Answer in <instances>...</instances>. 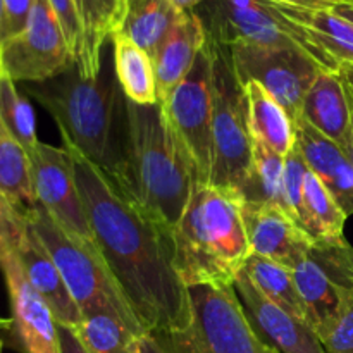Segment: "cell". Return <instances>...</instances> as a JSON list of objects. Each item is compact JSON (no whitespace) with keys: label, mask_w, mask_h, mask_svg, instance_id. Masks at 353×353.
Returning <instances> with one entry per match:
<instances>
[{"label":"cell","mask_w":353,"mask_h":353,"mask_svg":"<svg viewBox=\"0 0 353 353\" xmlns=\"http://www.w3.org/2000/svg\"><path fill=\"white\" fill-rule=\"evenodd\" d=\"M240 195L243 202L271 203L290 214L285 199V157L265 145L254 141L252 171Z\"/></svg>","instance_id":"4316f807"},{"label":"cell","mask_w":353,"mask_h":353,"mask_svg":"<svg viewBox=\"0 0 353 353\" xmlns=\"http://www.w3.org/2000/svg\"><path fill=\"white\" fill-rule=\"evenodd\" d=\"M300 117L345 150L353 124V95L341 71L317 76L303 99Z\"/></svg>","instance_id":"2e32d148"},{"label":"cell","mask_w":353,"mask_h":353,"mask_svg":"<svg viewBox=\"0 0 353 353\" xmlns=\"http://www.w3.org/2000/svg\"><path fill=\"white\" fill-rule=\"evenodd\" d=\"M110 41L114 72L124 99L138 105L157 103V79L150 55L119 33H114Z\"/></svg>","instance_id":"d4e9b609"},{"label":"cell","mask_w":353,"mask_h":353,"mask_svg":"<svg viewBox=\"0 0 353 353\" xmlns=\"http://www.w3.org/2000/svg\"><path fill=\"white\" fill-rule=\"evenodd\" d=\"M3 74H6V72H3V68H2V61H0V78H2Z\"/></svg>","instance_id":"f6af8a7d"},{"label":"cell","mask_w":353,"mask_h":353,"mask_svg":"<svg viewBox=\"0 0 353 353\" xmlns=\"http://www.w3.org/2000/svg\"><path fill=\"white\" fill-rule=\"evenodd\" d=\"M296 290L307 309V319L314 331L334 317L338 310L353 296L323 265L309 254L293 268Z\"/></svg>","instance_id":"cb8c5ba5"},{"label":"cell","mask_w":353,"mask_h":353,"mask_svg":"<svg viewBox=\"0 0 353 353\" xmlns=\"http://www.w3.org/2000/svg\"><path fill=\"white\" fill-rule=\"evenodd\" d=\"M59 343H61V353H90L88 348L79 338L78 331L72 326L59 324Z\"/></svg>","instance_id":"8d00e7d4"},{"label":"cell","mask_w":353,"mask_h":353,"mask_svg":"<svg viewBox=\"0 0 353 353\" xmlns=\"http://www.w3.org/2000/svg\"><path fill=\"white\" fill-rule=\"evenodd\" d=\"M172 2H174L181 10H193L196 9L200 3L205 2V0H172Z\"/></svg>","instance_id":"60d3db41"},{"label":"cell","mask_w":353,"mask_h":353,"mask_svg":"<svg viewBox=\"0 0 353 353\" xmlns=\"http://www.w3.org/2000/svg\"><path fill=\"white\" fill-rule=\"evenodd\" d=\"M126 133L114 188L168 231H174L199 183L161 103L138 105L124 99Z\"/></svg>","instance_id":"7a4b0ae2"},{"label":"cell","mask_w":353,"mask_h":353,"mask_svg":"<svg viewBox=\"0 0 353 353\" xmlns=\"http://www.w3.org/2000/svg\"><path fill=\"white\" fill-rule=\"evenodd\" d=\"M341 74L345 76V79H347L348 86H350L352 90V95H353V65H345V68L340 69Z\"/></svg>","instance_id":"7bdbcfd3"},{"label":"cell","mask_w":353,"mask_h":353,"mask_svg":"<svg viewBox=\"0 0 353 353\" xmlns=\"http://www.w3.org/2000/svg\"><path fill=\"white\" fill-rule=\"evenodd\" d=\"M6 41V9H3V0H0V45Z\"/></svg>","instance_id":"b9f144b4"},{"label":"cell","mask_w":353,"mask_h":353,"mask_svg":"<svg viewBox=\"0 0 353 353\" xmlns=\"http://www.w3.org/2000/svg\"><path fill=\"white\" fill-rule=\"evenodd\" d=\"M209 37V34H207ZM214 52L212 171L209 185L241 192L254 162V138L247 123L245 95L230 52L209 37Z\"/></svg>","instance_id":"52a82bcc"},{"label":"cell","mask_w":353,"mask_h":353,"mask_svg":"<svg viewBox=\"0 0 353 353\" xmlns=\"http://www.w3.org/2000/svg\"><path fill=\"white\" fill-rule=\"evenodd\" d=\"M345 154H347L348 161L352 162L353 165V124H352V133H350V140H348V145L345 147Z\"/></svg>","instance_id":"ee69618b"},{"label":"cell","mask_w":353,"mask_h":353,"mask_svg":"<svg viewBox=\"0 0 353 353\" xmlns=\"http://www.w3.org/2000/svg\"><path fill=\"white\" fill-rule=\"evenodd\" d=\"M34 0H3L6 9V40L16 37L28 24Z\"/></svg>","instance_id":"d590c367"},{"label":"cell","mask_w":353,"mask_h":353,"mask_svg":"<svg viewBox=\"0 0 353 353\" xmlns=\"http://www.w3.org/2000/svg\"><path fill=\"white\" fill-rule=\"evenodd\" d=\"M26 219L57 265L83 317L112 314L138 334H147L100 255L71 240L38 203L26 209Z\"/></svg>","instance_id":"5b68a950"},{"label":"cell","mask_w":353,"mask_h":353,"mask_svg":"<svg viewBox=\"0 0 353 353\" xmlns=\"http://www.w3.org/2000/svg\"><path fill=\"white\" fill-rule=\"evenodd\" d=\"M347 214L323 179L309 169L303 183L302 228L314 241L343 238Z\"/></svg>","instance_id":"484cf974"},{"label":"cell","mask_w":353,"mask_h":353,"mask_svg":"<svg viewBox=\"0 0 353 353\" xmlns=\"http://www.w3.org/2000/svg\"><path fill=\"white\" fill-rule=\"evenodd\" d=\"M159 103L185 148L199 183H209L214 112V52L209 37L188 74Z\"/></svg>","instance_id":"9c48e42d"},{"label":"cell","mask_w":353,"mask_h":353,"mask_svg":"<svg viewBox=\"0 0 353 353\" xmlns=\"http://www.w3.org/2000/svg\"><path fill=\"white\" fill-rule=\"evenodd\" d=\"M207 34L230 47L250 43L274 48H299L316 59L327 71H340L316 47L307 31L285 16L271 0H205L196 9Z\"/></svg>","instance_id":"ba28073f"},{"label":"cell","mask_w":353,"mask_h":353,"mask_svg":"<svg viewBox=\"0 0 353 353\" xmlns=\"http://www.w3.org/2000/svg\"><path fill=\"white\" fill-rule=\"evenodd\" d=\"M243 199L238 192L196 183L172 231L174 264L186 286H233L248 257Z\"/></svg>","instance_id":"277c9868"},{"label":"cell","mask_w":353,"mask_h":353,"mask_svg":"<svg viewBox=\"0 0 353 353\" xmlns=\"http://www.w3.org/2000/svg\"><path fill=\"white\" fill-rule=\"evenodd\" d=\"M52 10L57 16L59 23H61L62 31H64L65 41L69 45L74 61L79 55V47H81V31H79V21L78 14H76L74 0H48Z\"/></svg>","instance_id":"e575fe53"},{"label":"cell","mask_w":353,"mask_h":353,"mask_svg":"<svg viewBox=\"0 0 353 353\" xmlns=\"http://www.w3.org/2000/svg\"><path fill=\"white\" fill-rule=\"evenodd\" d=\"M34 200L71 240L100 255L79 195L72 159L64 147L41 143L30 155ZM102 257V255H100Z\"/></svg>","instance_id":"7c38bea8"},{"label":"cell","mask_w":353,"mask_h":353,"mask_svg":"<svg viewBox=\"0 0 353 353\" xmlns=\"http://www.w3.org/2000/svg\"><path fill=\"white\" fill-rule=\"evenodd\" d=\"M274 6L302 26L316 47L338 68L353 65V24L338 16L331 7H299L278 2Z\"/></svg>","instance_id":"7402d4cb"},{"label":"cell","mask_w":353,"mask_h":353,"mask_svg":"<svg viewBox=\"0 0 353 353\" xmlns=\"http://www.w3.org/2000/svg\"><path fill=\"white\" fill-rule=\"evenodd\" d=\"M81 31V47L76 59L79 74L93 79L100 74L103 47L119 24L123 0H74Z\"/></svg>","instance_id":"44dd1931"},{"label":"cell","mask_w":353,"mask_h":353,"mask_svg":"<svg viewBox=\"0 0 353 353\" xmlns=\"http://www.w3.org/2000/svg\"><path fill=\"white\" fill-rule=\"evenodd\" d=\"M0 121L28 154L31 155L37 150L40 140L37 134L33 107L17 90L16 83L6 74L0 78Z\"/></svg>","instance_id":"4dcf8cb0"},{"label":"cell","mask_w":353,"mask_h":353,"mask_svg":"<svg viewBox=\"0 0 353 353\" xmlns=\"http://www.w3.org/2000/svg\"><path fill=\"white\" fill-rule=\"evenodd\" d=\"M207 41V31L195 10H183L154 57L159 102L165 99L192 69Z\"/></svg>","instance_id":"d6986e66"},{"label":"cell","mask_w":353,"mask_h":353,"mask_svg":"<svg viewBox=\"0 0 353 353\" xmlns=\"http://www.w3.org/2000/svg\"><path fill=\"white\" fill-rule=\"evenodd\" d=\"M296 147L307 165L327 186L347 216L353 214V165L343 148L310 126L303 117L295 121Z\"/></svg>","instance_id":"ac0fdd59"},{"label":"cell","mask_w":353,"mask_h":353,"mask_svg":"<svg viewBox=\"0 0 353 353\" xmlns=\"http://www.w3.org/2000/svg\"><path fill=\"white\" fill-rule=\"evenodd\" d=\"M10 300L12 324L23 353H61L59 327L50 307L26 279L16 250L0 264Z\"/></svg>","instance_id":"5bb4252c"},{"label":"cell","mask_w":353,"mask_h":353,"mask_svg":"<svg viewBox=\"0 0 353 353\" xmlns=\"http://www.w3.org/2000/svg\"><path fill=\"white\" fill-rule=\"evenodd\" d=\"M243 312L262 343L276 353H324L316 331L307 321L269 300L241 271L233 283Z\"/></svg>","instance_id":"4fadbf2b"},{"label":"cell","mask_w":353,"mask_h":353,"mask_svg":"<svg viewBox=\"0 0 353 353\" xmlns=\"http://www.w3.org/2000/svg\"><path fill=\"white\" fill-rule=\"evenodd\" d=\"M16 254L19 257L21 265H23L26 279L33 286L34 292L50 307L55 321L59 324L78 327L83 319L81 312L72 300L57 265L52 261L50 254L43 247V243L33 233L30 224H26V230L21 234Z\"/></svg>","instance_id":"e0dca14e"},{"label":"cell","mask_w":353,"mask_h":353,"mask_svg":"<svg viewBox=\"0 0 353 353\" xmlns=\"http://www.w3.org/2000/svg\"><path fill=\"white\" fill-rule=\"evenodd\" d=\"M65 150L100 255L140 326L152 336L183 331L192 302L174 264L172 233L124 199L92 162Z\"/></svg>","instance_id":"6da1fadb"},{"label":"cell","mask_w":353,"mask_h":353,"mask_svg":"<svg viewBox=\"0 0 353 353\" xmlns=\"http://www.w3.org/2000/svg\"><path fill=\"white\" fill-rule=\"evenodd\" d=\"M90 353H141V334L112 314H92L76 327Z\"/></svg>","instance_id":"f546056e"},{"label":"cell","mask_w":353,"mask_h":353,"mask_svg":"<svg viewBox=\"0 0 353 353\" xmlns=\"http://www.w3.org/2000/svg\"><path fill=\"white\" fill-rule=\"evenodd\" d=\"M24 88L54 117L64 147L78 152L116 185L126 116L114 64L102 62L100 74L93 79L83 78L74 64L48 81L26 83Z\"/></svg>","instance_id":"3957f363"},{"label":"cell","mask_w":353,"mask_h":353,"mask_svg":"<svg viewBox=\"0 0 353 353\" xmlns=\"http://www.w3.org/2000/svg\"><path fill=\"white\" fill-rule=\"evenodd\" d=\"M331 9H333L338 16H341L343 19H347L348 23L353 24V0H350V2L336 3V6H333Z\"/></svg>","instance_id":"ab89813d"},{"label":"cell","mask_w":353,"mask_h":353,"mask_svg":"<svg viewBox=\"0 0 353 353\" xmlns=\"http://www.w3.org/2000/svg\"><path fill=\"white\" fill-rule=\"evenodd\" d=\"M307 172H309V165L295 145V148L285 157V199L290 214L300 228H302L300 223H302L303 212V183H305Z\"/></svg>","instance_id":"d6a6232c"},{"label":"cell","mask_w":353,"mask_h":353,"mask_svg":"<svg viewBox=\"0 0 353 353\" xmlns=\"http://www.w3.org/2000/svg\"><path fill=\"white\" fill-rule=\"evenodd\" d=\"M272 2L299 7H333L336 6V3L350 2V0H272Z\"/></svg>","instance_id":"74e56055"},{"label":"cell","mask_w":353,"mask_h":353,"mask_svg":"<svg viewBox=\"0 0 353 353\" xmlns=\"http://www.w3.org/2000/svg\"><path fill=\"white\" fill-rule=\"evenodd\" d=\"M0 348H2V343H0Z\"/></svg>","instance_id":"bcb514c9"},{"label":"cell","mask_w":353,"mask_h":353,"mask_svg":"<svg viewBox=\"0 0 353 353\" xmlns=\"http://www.w3.org/2000/svg\"><path fill=\"white\" fill-rule=\"evenodd\" d=\"M26 224V210L14 205L0 193V264L10 252L16 250Z\"/></svg>","instance_id":"836d02e7"},{"label":"cell","mask_w":353,"mask_h":353,"mask_svg":"<svg viewBox=\"0 0 353 353\" xmlns=\"http://www.w3.org/2000/svg\"><path fill=\"white\" fill-rule=\"evenodd\" d=\"M192 319L183 331L154 336L168 353H276L262 343L233 286H190ZM152 336V334H150Z\"/></svg>","instance_id":"8992f818"},{"label":"cell","mask_w":353,"mask_h":353,"mask_svg":"<svg viewBox=\"0 0 353 353\" xmlns=\"http://www.w3.org/2000/svg\"><path fill=\"white\" fill-rule=\"evenodd\" d=\"M183 10L172 0H123L116 33L143 48L154 61Z\"/></svg>","instance_id":"603a6c76"},{"label":"cell","mask_w":353,"mask_h":353,"mask_svg":"<svg viewBox=\"0 0 353 353\" xmlns=\"http://www.w3.org/2000/svg\"><path fill=\"white\" fill-rule=\"evenodd\" d=\"M243 271L269 300L278 303L293 316L309 323L305 303L296 290L293 269L286 268L279 262L259 257V255H250Z\"/></svg>","instance_id":"f1b7e54d"},{"label":"cell","mask_w":353,"mask_h":353,"mask_svg":"<svg viewBox=\"0 0 353 353\" xmlns=\"http://www.w3.org/2000/svg\"><path fill=\"white\" fill-rule=\"evenodd\" d=\"M0 61L6 76L23 85L48 81L76 64L48 0H34L24 30L0 45Z\"/></svg>","instance_id":"8fae6325"},{"label":"cell","mask_w":353,"mask_h":353,"mask_svg":"<svg viewBox=\"0 0 353 353\" xmlns=\"http://www.w3.org/2000/svg\"><path fill=\"white\" fill-rule=\"evenodd\" d=\"M241 88L247 107L248 130L254 141L286 157L296 145L295 121L290 117L285 107L257 81L245 83Z\"/></svg>","instance_id":"ffe728a7"},{"label":"cell","mask_w":353,"mask_h":353,"mask_svg":"<svg viewBox=\"0 0 353 353\" xmlns=\"http://www.w3.org/2000/svg\"><path fill=\"white\" fill-rule=\"evenodd\" d=\"M226 48L240 85L257 81L285 107L293 121L300 117L303 99L312 83L321 72L327 71L299 48L250 43H234Z\"/></svg>","instance_id":"30bf717a"},{"label":"cell","mask_w":353,"mask_h":353,"mask_svg":"<svg viewBox=\"0 0 353 353\" xmlns=\"http://www.w3.org/2000/svg\"><path fill=\"white\" fill-rule=\"evenodd\" d=\"M241 212L252 255L293 269L312 248V238L281 207L243 202Z\"/></svg>","instance_id":"9a60e30c"},{"label":"cell","mask_w":353,"mask_h":353,"mask_svg":"<svg viewBox=\"0 0 353 353\" xmlns=\"http://www.w3.org/2000/svg\"><path fill=\"white\" fill-rule=\"evenodd\" d=\"M324 353H353V296L334 317L316 330Z\"/></svg>","instance_id":"1f68e13d"},{"label":"cell","mask_w":353,"mask_h":353,"mask_svg":"<svg viewBox=\"0 0 353 353\" xmlns=\"http://www.w3.org/2000/svg\"><path fill=\"white\" fill-rule=\"evenodd\" d=\"M141 353H168V352L161 347V343H159L154 336L145 334V336L141 338Z\"/></svg>","instance_id":"f35d334b"},{"label":"cell","mask_w":353,"mask_h":353,"mask_svg":"<svg viewBox=\"0 0 353 353\" xmlns=\"http://www.w3.org/2000/svg\"><path fill=\"white\" fill-rule=\"evenodd\" d=\"M0 193L19 209L37 205L30 154L0 121Z\"/></svg>","instance_id":"83f0119b"}]
</instances>
